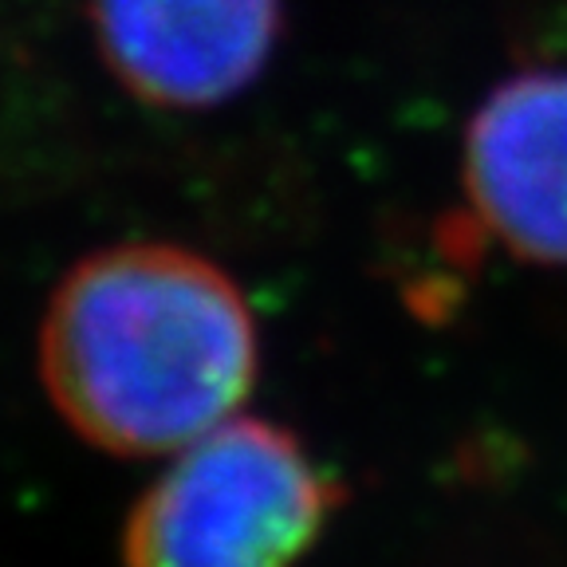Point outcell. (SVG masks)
Wrapping results in <instances>:
<instances>
[{
  "mask_svg": "<svg viewBox=\"0 0 567 567\" xmlns=\"http://www.w3.org/2000/svg\"><path fill=\"white\" fill-rule=\"evenodd\" d=\"M257 363V319L233 276L177 245L83 257L40 328V374L55 410L118 457L202 442L248 399Z\"/></svg>",
  "mask_w": 567,
  "mask_h": 567,
  "instance_id": "obj_1",
  "label": "cell"
},
{
  "mask_svg": "<svg viewBox=\"0 0 567 567\" xmlns=\"http://www.w3.org/2000/svg\"><path fill=\"white\" fill-rule=\"evenodd\" d=\"M336 508L300 437L257 417L182 450L126 520V567H296Z\"/></svg>",
  "mask_w": 567,
  "mask_h": 567,
  "instance_id": "obj_2",
  "label": "cell"
},
{
  "mask_svg": "<svg viewBox=\"0 0 567 567\" xmlns=\"http://www.w3.org/2000/svg\"><path fill=\"white\" fill-rule=\"evenodd\" d=\"M99 52L134 99L205 111L252 87L284 28V0H91Z\"/></svg>",
  "mask_w": 567,
  "mask_h": 567,
  "instance_id": "obj_3",
  "label": "cell"
},
{
  "mask_svg": "<svg viewBox=\"0 0 567 567\" xmlns=\"http://www.w3.org/2000/svg\"><path fill=\"white\" fill-rule=\"evenodd\" d=\"M465 194L481 229L532 265H567V71L505 80L465 131Z\"/></svg>",
  "mask_w": 567,
  "mask_h": 567,
  "instance_id": "obj_4",
  "label": "cell"
},
{
  "mask_svg": "<svg viewBox=\"0 0 567 567\" xmlns=\"http://www.w3.org/2000/svg\"><path fill=\"white\" fill-rule=\"evenodd\" d=\"M417 567H567V548L536 516L485 508L442 524Z\"/></svg>",
  "mask_w": 567,
  "mask_h": 567,
  "instance_id": "obj_5",
  "label": "cell"
}]
</instances>
